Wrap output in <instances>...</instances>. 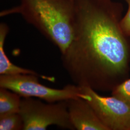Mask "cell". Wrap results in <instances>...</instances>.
<instances>
[{
  "label": "cell",
  "mask_w": 130,
  "mask_h": 130,
  "mask_svg": "<svg viewBox=\"0 0 130 130\" xmlns=\"http://www.w3.org/2000/svg\"><path fill=\"white\" fill-rule=\"evenodd\" d=\"M21 98L17 93L0 87V116L19 113Z\"/></svg>",
  "instance_id": "obj_8"
},
{
  "label": "cell",
  "mask_w": 130,
  "mask_h": 130,
  "mask_svg": "<svg viewBox=\"0 0 130 130\" xmlns=\"http://www.w3.org/2000/svg\"><path fill=\"white\" fill-rule=\"evenodd\" d=\"M19 113L23 121L24 130H45L51 125L75 130L67 101L45 103L40 99L22 98Z\"/></svg>",
  "instance_id": "obj_3"
},
{
  "label": "cell",
  "mask_w": 130,
  "mask_h": 130,
  "mask_svg": "<svg viewBox=\"0 0 130 130\" xmlns=\"http://www.w3.org/2000/svg\"><path fill=\"white\" fill-rule=\"evenodd\" d=\"M9 30V28L6 24H0V75L33 74L40 76L35 71L20 67L14 65L10 60L4 49L5 39Z\"/></svg>",
  "instance_id": "obj_7"
},
{
  "label": "cell",
  "mask_w": 130,
  "mask_h": 130,
  "mask_svg": "<svg viewBox=\"0 0 130 130\" xmlns=\"http://www.w3.org/2000/svg\"><path fill=\"white\" fill-rule=\"evenodd\" d=\"M67 102L70 119L75 130H107L85 100L77 97L68 100Z\"/></svg>",
  "instance_id": "obj_6"
},
{
  "label": "cell",
  "mask_w": 130,
  "mask_h": 130,
  "mask_svg": "<svg viewBox=\"0 0 130 130\" xmlns=\"http://www.w3.org/2000/svg\"><path fill=\"white\" fill-rule=\"evenodd\" d=\"M22 15L63 54L74 32L75 0H20L19 5L1 12V17Z\"/></svg>",
  "instance_id": "obj_2"
},
{
  "label": "cell",
  "mask_w": 130,
  "mask_h": 130,
  "mask_svg": "<svg viewBox=\"0 0 130 130\" xmlns=\"http://www.w3.org/2000/svg\"><path fill=\"white\" fill-rule=\"evenodd\" d=\"M23 129V121L19 113L0 116V130Z\"/></svg>",
  "instance_id": "obj_9"
},
{
  "label": "cell",
  "mask_w": 130,
  "mask_h": 130,
  "mask_svg": "<svg viewBox=\"0 0 130 130\" xmlns=\"http://www.w3.org/2000/svg\"><path fill=\"white\" fill-rule=\"evenodd\" d=\"M75 1L74 37L61 54L63 67L75 84L111 92L130 74V37L121 27L123 5Z\"/></svg>",
  "instance_id": "obj_1"
},
{
  "label": "cell",
  "mask_w": 130,
  "mask_h": 130,
  "mask_svg": "<svg viewBox=\"0 0 130 130\" xmlns=\"http://www.w3.org/2000/svg\"><path fill=\"white\" fill-rule=\"evenodd\" d=\"M79 88V97L91 105L107 130H130V107L128 105L112 95H101L87 86Z\"/></svg>",
  "instance_id": "obj_5"
},
{
  "label": "cell",
  "mask_w": 130,
  "mask_h": 130,
  "mask_svg": "<svg viewBox=\"0 0 130 130\" xmlns=\"http://www.w3.org/2000/svg\"><path fill=\"white\" fill-rule=\"evenodd\" d=\"M111 95L130 107V78L126 79L118 85L112 91Z\"/></svg>",
  "instance_id": "obj_10"
},
{
  "label": "cell",
  "mask_w": 130,
  "mask_h": 130,
  "mask_svg": "<svg viewBox=\"0 0 130 130\" xmlns=\"http://www.w3.org/2000/svg\"><path fill=\"white\" fill-rule=\"evenodd\" d=\"M128 5V11L121 21V27L126 36L130 37V0H124Z\"/></svg>",
  "instance_id": "obj_11"
},
{
  "label": "cell",
  "mask_w": 130,
  "mask_h": 130,
  "mask_svg": "<svg viewBox=\"0 0 130 130\" xmlns=\"http://www.w3.org/2000/svg\"><path fill=\"white\" fill-rule=\"evenodd\" d=\"M36 75H0V87L9 89L22 98H37L46 102L67 101L79 97L80 88L68 84L63 88L55 89L41 84Z\"/></svg>",
  "instance_id": "obj_4"
}]
</instances>
